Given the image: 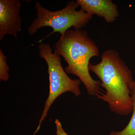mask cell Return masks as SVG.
Returning <instances> with one entry per match:
<instances>
[{"mask_svg":"<svg viewBox=\"0 0 135 135\" xmlns=\"http://www.w3.org/2000/svg\"><path fill=\"white\" fill-rule=\"evenodd\" d=\"M77 2L67 3L65 7L52 11L43 7L39 1L35 4L37 17L28 27V32L33 36L42 27H50L53 29L51 34L58 32L62 35L73 27L74 29H81L92 19L93 16L80 9Z\"/></svg>","mask_w":135,"mask_h":135,"instance_id":"obj_4","label":"cell"},{"mask_svg":"<svg viewBox=\"0 0 135 135\" xmlns=\"http://www.w3.org/2000/svg\"><path fill=\"white\" fill-rule=\"evenodd\" d=\"M80 9L88 14L103 18L105 22L111 23L119 16L117 5L112 0H77Z\"/></svg>","mask_w":135,"mask_h":135,"instance_id":"obj_6","label":"cell"},{"mask_svg":"<svg viewBox=\"0 0 135 135\" xmlns=\"http://www.w3.org/2000/svg\"><path fill=\"white\" fill-rule=\"evenodd\" d=\"M89 70L99 78L101 86L105 90L97 98L107 103L110 110L119 115L127 116L132 113L130 87L134 81L133 73L118 51H105L100 62L90 64Z\"/></svg>","mask_w":135,"mask_h":135,"instance_id":"obj_1","label":"cell"},{"mask_svg":"<svg viewBox=\"0 0 135 135\" xmlns=\"http://www.w3.org/2000/svg\"><path fill=\"white\" fill-rule=\"evenodd\" d=\"M135 76V71H134ZM131 97L133 101L132 116L127 126L120 131H113L109 135H135V79L130 87Z\"/></svg>","mask_w":135,"mask_h":135,"instance_id":"obj_7","label":"cell"},{"mask_svg":"<svg viewBox=\"0 0 135 135\" xmlns=\"http://www.w3.org/2000/svg\"><path fill=\"white\" fill-rule=\"evenodd\" d=\"M56 129V135H68L63 129L61 123L58 119H56L55 121Z\"/></svg>","mask_w":135,"mask_h":135,"instance_id":"obj_9","label":"cell"},{"mask_svg":"<svg viewBox=\"0 0 135 135\" xmlns=\"http://www.w3.org/2000/svg\"><path fill=\"white\" fill-rule=\"evenodd\" d=\"M55 47L67 63L66 73L77 76L90 95L97 97L103 94L101 81L92 78L89 70L91 58L99 56V49L86 31L69 29L61 35Z\"/></svg>","mask_w":135,"mask_h":135,"instance_id":"obj_2","label":"cell"},{"mask_svg":"<svg viewBox=\"0 0 135 135\" xmlns=\"http://www.w3.org/2000/svg\"><path fill=\"white\" fill-rule=\"evenodd\" d=\"M7 57L0 49V80L7 81L9 78V67L7 62Z\"/></svg>","mask_w":135,"mask_h":135,"instance_id":"obj_8","label":"cell"},{"mask_svg":"<svg viewBox=\"0 0 135 135\" xmlns=\"http://www.w3.org/2000/svg\"><path fill=\"white\" fill-rule=\"evenodd\" d=\"M21 3L19 0L0 1V40L7 35L17 38L22 30L20 15Z\"/></svg>","mask_w":135,"mask_h":135,"instance_id":"obj_5","label":"cell"},{"mask_svg":"<svg viewBox=\"0 0 135 135\" xmlns=\"http://www.w3.org/2000/svg\"><path fill=\"white\" fill-rule=\"evenodd\" d=\"M38 48L40 57L44 59L47 65L50 89L38 126L33 135H35L40 129L51 106L60 95L67 92H71L75 97L81 94V81L79 79H72L68 75L62 66L61 56L58 51L55 49L52 52L50 45L47 43L40 44Z\"/></svg>","mask_w":135,"mask_h":135,"instance_id":"obj_3","label":"cell"}]
</instances>
